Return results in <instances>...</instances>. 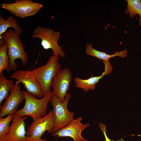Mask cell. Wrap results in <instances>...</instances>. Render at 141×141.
<instances>
[{
    "label": "cell",
    "instance_id": "e0dca14e",
    "mask_svg": "<svg viewBox=\"0 0 141 141\" xmlns=\"http://www.w3.org/2000/svg\"><path fill=\"white\" fill-rule=\"evenodd\" d=\"M127 8L125 11L126 14H129L131 18L138 14L140 18L139 25L141 26V2L140 0H127Z\"/></svg>",
    "mask_w": 141,
    "mask_h": 141
},
{
    "label": "cell",
    "instance_id": "5b68a950",
    "mask_svg": "<svg viewBox=\"0 0 141 141\" xmlns=\"http://www.w3.org/2000/svg\"><path fill=\"white\" fill-rule=\"evenodd\" d=\"M71 97L67 93L63 102L60 101L52 95L50 102L53 108L54 124L52 132H55L69 124L74 119V113L68 109V101Z\"/></svg>",
    "mask_w": 141,
    "mask_h": 141
},
{
    "label": "cell",
    "instance_id": "9c48e42d",
    "mask_svg": "<svg viewBox=\"0 0 141 141\" xmlns=\"http://www.w3.org/2000/svg\"><path fill=\"white\" fill-rule=\"evenodd\" d=\"M72 74L68 68L60 69L53 78L51 84L52 95L60 101L63 102L70 87Z\"/></svg>",
    "mask_w": 141,
    "mask_h": 141
},
{
    "label": "cell",
    "instance_id": "9a60e30c",
    "mask_svg": "<svg viewBox=\"0 0 141 141\" xmlns=\"http://www.w3.org/2000/svg\"><path fill=\"white\" fill-rule=\"evenodd\" d=\"M9 28H13L14 30L20 34L23 32L22 28L19 25L16 18L11 15H9L6 20L4 19L2 15H0V36L5 33Z\"/></svg>",
    "mask_w": 141,
    "mask_h": 141
},
{
    "label": "cell",
    "instance_id": "52a82bcc",
    "mask_svg": "<svg viewBox=\"0 0 141 141\" xmlns=\"http://www.w3.org/2000/svg\"><path fill=\"white\" fill-rule=\"evenodd\" d=\"M1 6L2 8L9 11L16 16L24 18L37 13L43 5L31 0H16L14 3H3Z\"/></svg>",
    "mask_w": 141,
    "mask_h": 141
},
{
    "label": "cell",
    "instance_id": "2e32d148",
    "mask_svg": "<svg viewBox=\"0 0 141 141\" xmlns=\"http://www.w3.org/2000/svg\"><path fill=\"white\" fill-rule=\"evenodd\" d=\"M13 80L8 79L3 73H0V105L8 96L9 92L14 86Z\"/></svg>",
    "mask_w": 141,
    "mask_h": 141
},
{
    "label": "cell",
    "instance_id": "7c38bea8",
    "mask_svg": "<svg viewBox=\"0 0 141 141\" xmlns=\"http://www.w3.org/2000/svg\"><path fill=\"white\" fill-rule=\"evenodd\" d=\"M28 116H23L16 113L13 115L10 130L5 141H27L25 121Z\"/></svg>",
    "mask_w": 141,
    "mask_h": 141
},
{
    "label": "cell",
    "instance_id": "ffe728a7",
    "mask_svg": "<svg viewBox=\"0 0 141 141\" xmlns=\"http://www.w3.org/2000/svg\"><path fill=\"white\" fill-rule=\"evenodd\" d=\"M98 125L99 127L100 128L104 134L105 138V141H114L113 140H111L108 137L106 133V127L105 124L102 123H101L100 124H99ZM121 139L117 141H119L121 140H122Z\"/></svg>",
    "mask_w": 141,
    "mask_h": 141
},
{
    "label": "cell",
    "instance_id": "d6986e66",
    "mask_svg": "<svg viewBox=\"0 0 141 141\" xmlns=\"http://www.w3.org/2000/svg\"><path fill=\"white\" fill-rule=\"evenodd\" d=\"M13 115H8L5 118L0 117V141H5V137L10 130L9 125L12 121Z\"/></svg>",
    "mask_w": 141,
    "mask_h": 141
},
{
    "label": "cell",
    "instance_id": "3957f363",
    "mask_svg": "<svg viewBox=\"0 0 141 141\" xmlns=\"http://www.w3.org/2000/svg\"><path fill=\"white\" fill-rule=\"evenodd\" d=\"M59 57L51 56L45 64L32 70L41 87L44 96L51 91L52 81L61 69V65L59 62Z\"/></svg>",
    "mask_w": 141,
    "mask_h": 141
},
{
    "label": "cell",
    "instance_id": "ba28073f",
    "mask_svg": "<svg viewBox=\"0 0 141 141\" xmlns=\"http://www.w3.org/2000/svg\"><path fill=\"white\" fill-rule=\"evenodd\" d=\"M9 78L15 79L22 83L30 94L40 98L44 96L41 87L32 70H17Z\"/></svg>",
    "mask_w": 141,
    "mask_h": 141
},
{
    "label": "cell",
    "instance_id": "30bf717a",
    "mask_svg": "<svg viewBox=\"0 0 141 141\" xmlns=\"http://www.w3.org/2000/svg\"><path fill=\"white\" fill-rule=\"evenodd\" d=\"M19 83L17 81L15 82L9 95L4 104L0 106V117L16 113L19 104L25 99L23 91L21 90Z\"/></svg>",
    "mask_w": 141,
    "mask_h": 141
},
{
    "label": "cell",
    "instance_id": "8fae6325",
    "mask_svg": "<svg viewBox=\"0 0 141 141\" xmlns=\"http://www.w3.org/2000/svg\"><path fill=\"white\" fill-rule=\"evenodd\" d=\"M81 117L74 119L69 124L58 130L54 132L53 136L58 137H69L72 138L74 141H87V139L82 136V131L89 126V123L82 124Z\"/></svg>",
    "mask_w": 141,
    "mask_h": 141
},
{
    "label": "cell",
    "instance_id": "4fadbf2b",
    "mask_svg": "<svg viewBox=\"0 0 141 141\" xmlns=\"http://www.w3.org/2000/svg\"><path fill=\"white\" fill-rule=\"evenodd\" d=\"M103 62L105 68L104 71L101 75L91 77L86 79L76 77L74 79L75 83V86L77 88L83 90L86 92H88L90 90H94L96 85L98 83L99 80L105 75L110 74L113 70V67L111 65L109 60L103 61Z\"/></svg>",
    "mask_w": 141,
    "mask_h": 141
},
{
    "label": "cell",
    "instance_id": "7a4b0ae2",
    "mask_svg": "<svg viewBox=\"0 0 141 141\" xmlns=\"http://www.w3.org/2000/svg\"><path fill=\"white\" fill-rule=\"evenodd\" d=\"M23 91L25 101V104L16 113L23 116H29L33 121L47 114L48 105L52 96L51 91L40 99H38L26 91Z\"/></svg>",
    "mask_w": 141,
    "mask_h": 141
},
{
    "label": "cell",
    "instance_id": "8992f818",
    "mask_svg": "<svg viewBox=\"0 0 141 141\" xmlns=\"http://www.w3.org/2000/svg\"><path fill=\"white\" fill-rule=\"evenodd\" d=\"M54 124L52 110L44 116L33 121L28 126L26 131L27 141H47L42 139V136L45 131L49 133H52Z\"/></svg>",
    "mask_w": 141,
    "mask_h": 141
},
{
    "label": "cell",
    "instance_id": "ac0fdd59",
    "mask_svg": "<svg viewBox=\"0 0 141 141\" xmlns=\"http://www.w3.org/2000/svg\"><path fill=\"white\" fill-rule=\"evenodd\" d=\"M10 60L8 54L7 47L4 41L0 45V73L5 70L10 72Z\"/></svg>",
    "mask_w": 141,
    "mask_h": 141
},
{
    "label": "cell",
    "instance_id": "5bb4252c",
    "mask_svg": "<svg viewBox=\"0 0 141 141\" xmlns=\"http://www.w3.org/2000/svg\"><path fill=\"white\" fill-rule=\"evenodd\" d=\"M86 54L88 55L96 57L103 61L109 60L110 58L116 56H119L122 58H125L127 56L126 49L119 51H115L113 55H109L106 52L97 50L93 48L92 44L87 43L86 45Z\"/></svg>",
    "mask_w": 141,
    "mask_h": 141
},
{
    "label": "cell",
    "instance_id": "277c9868",
    "mask_svg": "<svg viewBox=\"0 0 141 141\" xmlns=\"http://www.w3.org/2000/svg\"><path fill=\"white\" fill-rule=\"evenodd\" d=\"M60 37L59 31L39 26L34 29L31 38L40 39L41 40V44L43 49H51L53 55L64 58L66 57L65 53L58 43Z\"/></svg>",
    "mask_w": 141,
    "mask_h": 141
},
{
    "label": "cell",
    "instance_id": "6da1fadb",
    "mask_svg": "<svg viewBox=\"0 0 141 141\" xmlns=\"http://www.w3.org/2000/svg\"><path fill=\"white\" fill-rule=\"evenodd\" d=\"M20 35L16 31L10 29L0 36V39H3L7 45L10 71L17 69V65L15 60L17 59L21 60L24 66L27 62L28 55L25 50L24 45L20 38Z\"/></svg>",
    "mask_w": 141,
    "mask_h": 141
}]
</instances>
